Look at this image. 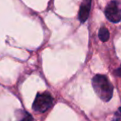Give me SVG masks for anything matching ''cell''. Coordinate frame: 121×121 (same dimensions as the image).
I'll list each match as a JSON object with an SVG mask.
<instances>
[{
    "instance_id": "cell-5",
    "label": "cell",
    "mask_w": 121,
    "mask_h": 121,
    "mask_svg": "<svg viewBox=\"0 0 121 121\" xmlns=\"http://www.w3.org/2000/svg\"><path fill=\"white\" fill-rule=\"evenodd\" d=\"M19 115H17V117L18 118L17 121H34L33 118L32 117L29 113L26 112L24 110H19Z\"/></svg>"
},
{
    "instance_id": "cell-2",
    "label": "cell",
    "mask_w": 121,
    "mask_h": 121,
    "mask_svg": "<svg viewBox=\"0 0 121 121\" xmlns=\"http://www.w3.org/2000/svg\"><path fill=\"white\" fill-rule=\"evenodd\" d=\"M53 104V98L50 93L44 92L37 94L32 104V109L39 113H44L48 110Z\"/></svg>"
},
{
    "instance_id": "cell-7",
    "label": "cell",
    "mask_w": 121,
    "mask_h": 121,
    "mask_svg": "<svg viewBox=\"0 0 121 121\" xmlns=\"http://www.w3.org/2000/svg\"><path fill=\"white\" fill-rule=\"evenodd\" d=\"M112 121H121V107L117 109L113 118Z\"/></svg>"
},
{
    "instance_id": "cell-6",
    "label": "cell",
    "mask_w": 121,
    "mask_h": 121,
    "mask_svg": "<svg viewBox=\"0 0 121 121\" xmlns=\"http://www.w3.org/2000/svg\"><path fill=\"white\" fill-rule=\"evenodd\" d=\"M99 38L100 39V41L102 42H107L109 38V32L108 31V29L104 27H100L99 31Z\"/></svg>"
},
{
    "instance_id": "cell-3",
    "label": "cell",
    "mask_w": 121,
    "mask_h": 121,
    "mask_svg": "<svg viewBox=\"0 0 121 121\" xmlns=\"http://www.w3.org/2000/svg\"><path fill=\"white\" fill-rule=\"evenodd\" d=\"M105 17L109 21L117 23L121 20V2L118 0H113L108 4L104 9Z\"/></svg>"
},
{
    "instance_id": "cell-8",
    "label": "cell",
    "mask_w": 121,
    "mask_h": 121,
    "mask_svg": "<svg viewBox=\"0 0 121 121\" xmlns=\"http://www.w3.org/2000/svg\"><path fill=\"white\" fill-rule=\"evenodd\" d=\"M114 74H115L117 76H120V77H121V66H119L118 69L115 70V71H114Z\"/></svg>"
},
{
    "instance_id": "cell-1",
    "label": "cell",
    "mask_w": 121,
    "mask_h": 121,
    "mask_svg": "<svg viewBox=\"0 0 121 121\" xmlns=\"http://www.w3.org/2000/svg\"><path fill=\"white\" fill-rule=\"evenodd\" d=\"M92 86L95 92L99 99L104 102H108L113 96L114 87L109 79L104 75H96L92 79Z\"/></svg>"
},
{
    "instance_id": "cell-4",
    "label": "cell",
    "mask_w": 121,
    "mask_h": 121,
    "mask_svg": "<svg viewBox=\"0 0 121 121\" xmlns=\"http://www.w3.org/2000/svg\"><path fill=\"white\" fill-rule=\"evenodd\" d=\"M91 1L92 0H83V2L81 3L78 13V18L81 23L86 22L89 17L91 9Z\"/></svg>"
}]
</instances>
